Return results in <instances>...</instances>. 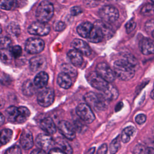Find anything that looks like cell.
<instances>
[{
  "mask_svg": "<svg viewBox=\"0 0 154 154\" xmlns=\"http://www.w3.org/2000/svg\"><path fill=\"white\" fill-rule=\"evenodd\" d=\"M114 72L116 77L123 81H128L135 75L134 67L124 59L116 60L114 63Z\"/></svg>",
  "mask_w": 154,
  "mask_h": 154,
  "instance_id": "6da1fadb",
  "label": "cell"
},
{
  "mask_svg": "<svg viewBox=\"0 0 154 154\" xmlns=\"http://www.w3.org/2000/svg\"><path fill=\"white\" fill-rule=\"evenodd\" d=\"M54 8L51 2L43 1L38 5L36 10V18L38 22L47 23L54 15Z\"/></svg>",
  "mask_w": 154,
  "mask_h": 154,
  "instance_id": "7a4b0ae2",
  "label": "cell"
},
{
  "mask_svg": "<svg viewBox=\"0 0 154 154\" xmlns=\"http://www.w3.org/2000/svg\"><path fill=\"white\" fill-rule=\"evenodd\" d=\"M84 99L88 105L97 110L103 111L107 108L108 100L102 94H97L93 92L90 91L84 95Z\"/></svg>",
  "mask_w": 154,
  "mask_h": 154,
  "instance_id": "3957f363",
  "label": "cell"
},
{
  "mask_svg": "<svg viewBox=\"0 0 154 154\" xmlns=\"http://www.w3.org/2000/svg\"><path fill=\"white\" fill-rule=\"evenodd\" d=\"M98 14L102 20L108 23L116 22L119 16L118 10L112 5H105L101 7Z\"/></svg>",
  "mask_w": 154,
  "mask_h": 154,
  "instance_id": "277c9868",
  "label": "cell"
},
{
  "mask_svg": "<svg viewBox=\"0 0 154 154\" xmlns=\"http://www.w3.org/2000/svg\"><path fill=\"white\" fill-rule=\"evenodd\" d=\"M76 112L79 119L86 123H91L95 119L91 107L85 103L79 104L76 108Z\"/></svg>",
  "mask_w": 154,
  "mask_h": 154,
  "instance_id": "5b68a950",
  "label": "cell"
},
{
  "mask_svg": "<svg viewBox=\"0 0 154 154\" xmlns=\"http://www.w3.org/2000/svg\"><path fill=\"white\" fill-rule=\"evenodd\" d=\"M45 48L44 41L39 38L31 37L26 40L25 49L30 54H37L41 52Z\"/></svg>",
  "mask_w": 154,
  "mask_h": 154,
  "instance_id": "8992f818",
  "label": "cell"
},
{
  "mask_svg": "<svg viewBox=\"0 0 154 154\" xmlns=\"http://www.w3.org/2000/svg\"><path fill=\"white\" fill-rule=\"evenodd\" d=\"M54 91L51 88H44L37 95V102L42 106L48 107L54 102Z\"/></svg>",
  "mask_w": 154,
  "mask_h": 154,
  "instance_id": "52a82bcc",
  "label": "cell"
},
{
  "mask_svg": "<svg viewBox=\"0 0 154 154\" xmlns=\"http://www.w3.org/2000/svg\"><path fill=\"white\" fill-rule=\"evenodd\" d=\"M96 72L107 82H113L116 77L114 70L104 62L97 64L96 67Z\"/></svg>",
  "mask_w": 154,
  "mask_h": 154,
  "instance_id": "ba28073f",
  "label": "cell"
},
{
  "mask_svg": "<svg viewBox=\"0 0 154 154\" xmlns=\"http://www.w3.org/2000/svg\"><path fill=\"white\" fill-rule=\"evenodd\" d=\"M51 28L47 23L40 22H34L32 23L28 28V31L30 34L34 35L44 36L48 35Z\"/></svg>",
  "mask_w": 154,
  "mask_h": 154,
  "instance_id": "9c48e42d",
  "label": "cell"
},
{
  "mask_svg": "<svg viewBox=\"0 0 154 154\" xmlns=\"http://www.w3.org/2000/svg\"><path fill=\"white\" fill-rule=\"evenodd\" d=\"M87 79L90 84L93 88L102 91L104 90L109 84L108 82L100 77L96 72H90L88 75Z\"/></svg>",
  "mask_w": 154,
  "mask_h": 154,
  "instance_id": "30bf717a",
  "label": "cell"
},
{
  "mask_svg": "<svg viewBox=\"0 0 154 154\" xmlns=\"http://www.w3.org/2000/svg\"><path fill=\"white\" fill-rule=\"evenodd\" d=\"M60 132L67 139L72 140L76 137L75 129L73 125L66 120H62L58 125Z\"/></svg>",
  "mask_w": 154,
  "mask_h": 154,
  "instance_id": "8fae6325",
  "label": "cell"
},
{
  "mask_svg": "<svg viewBox=\"0 0 154 154\" xmlns=\"http://www.w3.org/2000/svg\"><path fill=\"white\" fill-rule=\"evenodd\" d=\"M36 143L37 145L43 150H48L52 149L54 146V141L49 134H40L36 138Z\"/></svg>",
  "mask_w": 154,
  "mask_h": 154,
  "instance_id": "7c38bea8",
  "label": "cell"
},
{
  "mask_svg": "<svg viewBox=\"0 0 154 154\" xmlns=\"http://www.w3.org/2000/svg\"><path fill=\"white\" fill-rule=\"evenodd\" d=\"M46 59L42 55L34 57L29 61V67L33 72H41L46 67Z\"/></svg>",
  "mask_w": 154,
  "mask_h": 154,
  "instance_id": "4fadbf2b",
  "label": "cell"
},
{
  "mask_svg": "<svg viewBox=\"0 0 154 154\" xmlns=\"http://www.w3.org/2000/svg\"><path fill=\"white\" fill-rule=\"evenodd\" d=\"M71 46L74 48V49L76 50L84 55L89 56L91 53L90 47L85 42L81 39H74L71 43Z\"/></svg>",
  "mask_w": 154,
  "mask_h": 154,
  "instance_id": "5bb4252c",
  "label": "cell"
},
{
  "mask_svg": "<svg viewBox=\"0 0 154 154\" xmlns=\"http://www.w3.org/2000/svg\"><path fill=\"white\" fill-rule=\"evenodd\" d=\"M93 25L100 30L103 35L104 38L109 39L113 36L114 30L109 23H106L102 20H97L94 22Z\"/></svg>",
  "mask_w": 154,
  "mask_h": 154,
  "instance_id": "9a60e30c",
  "label": "cell"
},
{
  "mask_svg": "<svg viewBox=\"0 0 154 154\" xmlns=\"http://www.w3.org/2000/svg\"><path fill=\"white\" fill-rule=\"evenodd\" d=\"M20 143L25 150L31 149L34 145V140L32 133L28 130H24L20 137Z\"/></svg>",
  "mask_w": 154,
  "mask_h": 154,
  "instance_id": "2e32d148",
  "label": "cell"
},
{
  "mask_svg": "<svg viewBox=\"0 0 154 154\" xmlns=\"http://www.w3.org/2000/svg\"><path fill=\"white\" fill-rule=\"evenodd\" d=\"M140 49L141 53L144 55H150L154 54V43L148 38L144 37L140 42Z\"/></svg>",
  "mask_w": 154,
  "mask_h": 154,
  "instance_id": "e0dca14e",
  "label": "cell"
},
{
  "mask_svg": "<svg viewBox=\"0 0 154 154\" xmlns=\"http://www.w3.org/2000/svg\"><path fill=\"white\" fill-rule=\"evenodd\" d=\"M40 126L42 129L49 135L54 134L57 131L55 124L51 117H46L43 119L41 121Z\"/></svg>",
  "mask_w": 154,
  "mask_h": 154,
  "instance_id": "ac0fdd59",
  "label": "cell"
},
{
  "mask_svg": "<svg viewBox=\"0 0 154 154\" xmlns=\"http://www.w3.org/2000/svg\"><path fill=\"white\" fill-rule=\"evenodd\" d=\"M94 25L89 22H84L81 23L76 28L78 34L83 38H87Z\"/></svg>",
  "mask_w": 154,
  "mask_h": 154,
  "instance_id": "d6986e66",
  "label": "cell"
},
{
  "mask_svg": "<svg viewBox=\"0 0 154 154\" xmlns=\"http://www.w3.org/2000/svg\"><path fill=\"white\" fill-rule=\"evenodd\" d=\"M67 57L74 66H79L83 63L82 54L75 49H71L67 52Z\"/></svg>",
  "mask_w": 154,
  "mask_h": 154,
  "instance_id": "ffe728a7",
  "label": "cell"
},
{
  "mask_svg": "<svg viewBox=\"0 0 154 154\" xmlns=\"http://www.w3.org/2000/svg\"><path fill=\"white\" fill-rule=\"evenodd\" d=\"M49 79V76L47 73L44 71L39 72L34 78V84L35 86L42 88L47 85Z\"/></svg>",
  "mask_w": 154,
  "mask_h": 154,
  "instance_id": "44dd1931",
  "label": "cell"
},
{
  "mask_svg": "<svg viewBox=\"0 0 154 154\" xmlns=\"http://www.w3.org/2000/svg\"><path fill=\"white\" fill-rule=\"evenodd\" d=\"M102 92V93L101 94L108 101L116 100L119 96V91L117 89L110 84H108L107 87Z\"/></svg>",
  "mask_w": 154,
  "mask_h": 154,
  "instance_id": "7402d4cb",
  "label": "cell"
},
{
  "mask_svg": "<svg viewBox=\"0 0 154 154\" xmlns=\"http://www.w3.org/2000/svg\"><path fill=\"white\" fill-rule=\"evenodd\" d=\"M54 145L57 146V148L60 149L63 151L66 154H72L73 150L69 143L62 138H58L54 141Z\"/></svg>",
  "mask_w": 154,
  "mask_h": 154,
  "instance_id": "603a6c76",
  "label": "cell"
},
{
  "mask_svg": "<svg viewBox=\"0 0 154 154\" xmlns=\"http://www.w3.org/2000/svg\"><path fill=\"white\" fill-rule=\"evenodd\" d=\"M57 83L60 87L64 89H68L72 86V81L69 75L61 72L58 75Z\"/></svg>",
  "mask_w": 154,
  "mask_h": 154,
  "instance_id": "cb8c5ba5",
  "label": "cell"
},
{
  "mask_svg": "<svg viewBox=\"0 0 154 154\" xmlns=\"http://www.w3.org/2000/svg\"><path fill=\"white\" fill-rule=\"evenodd\" d=\"M104 38L103 35L100 30L94 26L92 30L91 31L87 39L91 43H99L103 40Z\"/></svg>",
  "mask_w": 154,
  "mask_h": 154,
  "instance_id": "d4e9b609",
  "label": "cell"
},
{
  "mask_svg": "<svg viewBox=\"0 0 154 154\" xmlns=\"http://www.w3.org/2000/svg\"><path fill=\"white\" fill-rule=\"evenodd\" d=\"M30 111L25 106H20L18 108V114L15 123H22L25 122L30 116Z\"/></svg>",
  "mask_w": 154,
  "mask_h": 154,
  "instance_id": "484cf974",
  "label": "cell"
},
{
  "mask_svg": "<svg viewBox=\"0 0 154 154\" xmlns=\"http://www.w3.org/2000/svg\"><path fill=\"white\" fill-rule=\"evenodd\" d=\"M22 90L23 94L28 96H32L35 91V85L31 81L26 80L23 82L22 85Z\"/></svg>",
  "mask_w": 154,
  "mask_h": 154,
  "instance_id": "4316f807",
  "label": "cell"
},
{
  "mask_svg": "<svg viewBox=\"0 0 154 154\" xmlns=\"http://www.w3.org/2000/svg\"><path fill=\"white\" fill-rule=\"evenodd\" d=\"M13 137L11 129L5 128L0 131V143L2 145L7 144L11 140Z\"/></svg>",
  "mask_w": 154,
  "mask_h": 154,
  "instance_id": "83f0119b",
  "label": "cell"
},
{
  "mask_svg": "<svg viewBox=\"0 0 154 154\" xmlns=\"http://www.w3.org/2000/svg\"><path fill=\"white\" fill-rule=\"evenodd\" d=\"M13 59V56L10 49L2 48L0 49V60L5 64H10Z\"/></svg>",
  "mask_w": 154,
  "mask_h": 154,
  "instance_id": "f1b7e54d",
  "label": "cell"
},
{
  "mask_svg": "<svg viewBox=\"0 0 154 154\" xmlns=\"http://www.w3.org/2000/svg\"><path fill=\"white\" fill-rule=\"evenodd\" d=\"M60 68L63 73H66L70 77H75L77 75V70L73 65L64 63L61 66Z\"/></svg>",
  "mask_w": 154,
  "mask_h": 154,
  "instance_id": "f546056e",
  "label": "cell"
},
{
  "mask_svg": "<svg viewBox=\"0 0 154 154\" xmlns=\"http://www.w3.org/2000/svg\"><path fill=\"white\" fill-rule=\"evenodd\" d=\"M5 112L8 120L15 123L18 114V108L15 106H10L6 109Z\"/></svg>",
  "mask_w": 154,
  "mask_h": 154,
  "instance_id": "4dcf8cb0",
  "label": "cell"
},
{
  "mask_svg": "<svg viewBox=\"0 0 154 154\" xmlns=\"http://www.w3.org/2000/svg\"><path fill=\"white\" fill-rule=\"evenodd\" d=\"M120 136H117L110 143L109 152L111 154H116L120 147Z\"/></svg>",
  "mask_w": 154,
  "mask_h": 154,
  "instance_id": "1f68e13d",
  "label": "cell"
},
{
  "mask_svg": "<svg viewBox=\"0 0 154 154\" xmlns=\"http://www.w3.org/2000/svg\"><path fill=\"white\" fill-rule=\"evenodd\" d=\"M73 123V127L75 129V131H77L78 133H82L86 131L87 126L85 125V122H83L81 119H76L74 120Z\"/></svg>",
  "mask_w": 154,
  "mask_h": 154,
  "instance_id": "d6a6232c",
  "label": "cell"
},
{
  "mask_svg": "<svg viewBox=\"0 0 154 154\" xmlns=\"http://www.w3.org/2000/svg\"><path fill=\"white\" fill-rule=\"evenodd\" d=\"M15 0H0V8L10 10L15 7Z\"/></svg>",
  "mask_w": 154,
  "mask_h": 154,
  "instance_id": "836d02e7",
  "label": "cell"
},
{
  "mask_svg": "<svg viewBox=\"0 0 154 154\" xmlns=\"http://www.w3.org/2000/svg\"><path fill=\"white\" fill-rule=\"evenodd\" d=\"M141 13L144 16H151L154 14V7L153 4H147L144 5L141 8Z\"/></svg>",
  "mask_w": 154,
  "mask_h": 154,
  "instance_id": "e575fe53",
  "label": "cell"
},
{
  "mask_svg": "<svg viewBox=\"0 0 154 154\" xmlns=\"http://www.w3.org/2000/svg\"><path fill=\"white\" fill-rule=\"evenodd\" d=\"M7 31L11 35H18L20 34V29L19 26L17 23L12 22L8 25L7 27Z\"/></svg>",
  "mask_w": 154,
  "mask_h": 154,
  "instance_id": "d590c367",
  "label": "cell"
},
{
  "mask_svg": "<svg viewBox=\"0 0 154 154\" xmlns=\"http://www.w3.org/2000/svg\"><path fill=\"white\" fill-rule=\"evenodd\" d=\"M10 51L13 57L16 58H19L22 55V49L19 45H16L11 47Z\"/></svg>",
  "mask_w": 154,
  "mask_h": 154,
  "instance_id": "8d00e7d4",
  "label": "cell"
},
{
  "mask_svg": "<svg viewBox=\"0 0 154 154\" xmlns=\"http://www.w3.org/2000/svg\"><path fill=\"white\" fill-rule=\"evenodd\" d=\"M5 154H22V150L17 145H14L6 150Z\"/></svg>",
  "mask_w": 154,
  "mask_h": 154,
  "instance_id": "74e56055",
  "label": "cell"
},
{
  "mask_svg": "<svg viewBox=\"0 0 154 154\" xmlns=\"http://www.w3.org/2000/svg\"><path fill=\"white\" fill-rule=\"evenodd\" d=\"M136 22L134 19H130L125 25V29L127 33H131L136 27Z\"/></svg>",
  "mask_w": 154,
  "mask_h": 154,
  "instance_id": "f35d334b",
  "label": "cell"
},
{
  "mask_svg": "<svg viewBox=\"0 0 154 154\" xmlns=\"http://www.w3.org/2000/svg\"><path fill=\"white\" fill-rule=\"evenodd\" d=\"M145 29L147 32L150 33L154 31V19H149L146 22Z\"/></svg>",
  "mask_w": 154,
  "mask_h": 154,
  "instance_id": "ab89813d",
  "label": "cell"
},
{
  "mask_svg": "<svg viewBox=\"0 0 154 154\" xmlns=\"http://www.w3.org/2000/svg\"><path fill=\"white\" fill-rule=\"evenodd\" d=\"M70 12L71 15L75 16H77V15L81 14V13H82V9L80 7L74 6L70 8Z\"/></svg>",
  "mask_w": 154,
  "mask_h": 154,
  "instance_id": "60d3db41",
  "label": "cell"
},
{
  "mask_svg": "<svg viewBox=\"0 0 154 154\" xmlns=\"http://www.w3.org/2000/svg\"><path fill=\"white\" fill-rule=\"evenodd\" d=\"M66 28V24L62 21L57 22L54 25V29L56 31H61Z\"/></svg>",
  "mask_w": 154,
  "mask_h": 154,
  "instance_id": "b9f144b4",
  "label": "cell"
},
{
  "mask_svg": "<svg viewBox=\"0 0 154 154\" xmlns=\"http://www.w3.org/2000/svg\"><path fill=\"white\" fill-rule=\"evenodd\" d=\"M145 147L141 144H137L133 149L134 154H143Z\"/></svg>",
  "mask_w": 154,
  "mask_h": 154,
  "instance_id": "7bdbcfd3",
  "label": "cell"
},
{
  "mask_svg": "<svg viewBox=\"0 0 154 154\" xmlns=\"http://www.w3.org/2000/svg\"><path fill=\"white\" fill-rule=\"evenodd\" d=\"M146 116L143 114H138L135 117V122L139 125H141L144 123L146 122Z\"/></svg>",
  "mask_w": 154,
  "mask_h": 154,
  "instance_id": "ee69618b",
  "label": "cell"
},
{
  "mask_svg": "<svg viewBox=\"0 0 154 154\" xmlns=\"http://www.w3.org/2000/svg\"><path fill=\"white\" fill-rule=\"evenodd\" d=\"M123 132H125L126 134H127L128 135H129L131 137H132L134 134L135 133V129L134 127L129 126L128 127H126L123 130Z\"/></svg>",
  "mask_w": 154,
  "mask_h": 154,
  "instance_id": "f6af8a7d",
  "label": "cell"
},
{
  "mask_svg": "<svg viewBox=\"0 0 154 154\" xmlns=\"http://www.w3.org/2000/svg\"><path fill=\"white\" fill-rule=\"evenodd\" d=\"M11 43V42L10 39L7 37H2L0 38V44L2 46H5L4 48H7L8 46H9Z\"/></svg>",
  "mask_w": 154,
  "mask_h": 154,
  "instance_id": "bcb514c9",
  "label": "cell"
},
{
  "mask_svg": "<svg viewBox=\"0 0 154 154\" xmlns=\"http://www.w3.org/2000/svg\"><path fill=\"white\" fill-rule=\"evenodd\" d=\"M107 150H108L107 145L106 144H103L99 147L96 154H106Z\"/></svg>",
  "mask_w": 154,
  "mask_h": 154,
  "instance_id": "7dc6e473",
  "label": "cell"
},
{
  "mask_svg": "<svg viewBox=\"0 0 154 154\" xmlns=\"http://www.w3.org/2000/svg\"><path fill=\"white\" fill-rule=\"evenodd\" d=\"M131 139V137L128 135L127 134H126L125 132L122 131L121 136H120V140L123 143H126L129 141Z\"/></svg>",
  "mask_w": 154,
  "mask_h": 154,
  "instance_id": "c3c4849f",
  "label": "cell"
},
{
  "mask_svg": "<svg viewBox=\"0 0 154 154\" xmlns=\"http://www.w3.org/2000/svg\"><path fill=\"white\" fill-rule=\"evenodd\" d=\"M49 154H66V153L60 149L55 148V149H51L49 152Z\"/></svg>",
  "mask_w": 154,
  "mask_h": 154,
  "instance_id": "681fc988",
  "label": "cell"
},
{
  "mask_svg": "<svg viewBox=\"0 0 154 154\" xmlns=\"http://www.w3.org/2000/svg\"><path fill=\"white\" fill-rule=\"evenodd\" d=\"M31 154H47L46 152L43 150V149H35L34 150H32L31 153Z\"/></svg>",
  "mask_w": 154,
  "mask_h": 154,
  "instance_id": "f907efd6",
  "label": "cell"
},
{
  "mask_svg": "<svg viewBox=\"0 0 154 154\" xmlns=\"http://www.w3.org/2000/svg\"><path fill=\"white\" fill-rule=\"evenodd\" d=\"M143 154H154V149L152 147H145Z\"/></svg>",
  "mask_w": 154,
  "mask_h": 154,
  "instance_id": "816d5d0a",
  "label": "cell"
},
{
  "mask_svg": "<svg viewBox=\"0 0 154 154\" xmlns=\"http://www.w3.org/2000/svg\"><path fill=\"white\" fill-rule=\"evenodd\" d=\"M123 102H119V103L117 104V105H116V108H115L116 111L117 112V111H120L121 109L123 108Z\"/></svg>",
  "mask_w": 154,
  "mask_h": 154,
  "instance_id": "f5cc1de1",
  "label": "cell"
},
{
  "mask_svg": "<svg viewBox=\"0 0 154 154\" xmlns=\"http://www.w3.org/2000/svg\"><path fill=\"white\" fill-rule=\"evenodd\" d=\"M4 122H5V117L4 115L1 112H0V126H1L4 124Z\"/></svg>",
  "mask_w": 154,
  "mask_h": 154,
  "instance_id": "db71d44e",
  "label": "cell"
},
{
  "mask_svg": "<svg viewBox=\"0 0 154 154\" xmlns=\"http://www.w3.org/2000/svg\"><path fill=\"white\" fill-rule=\"evenodd\" d=\"M95 151V147H91L90 149H89L87 152H86V154H94Z\"/></svg>",
  "mask_w": 154,
  "mask_h": 154,
  "instance_id": "11a10c76",
  "label": "cell"
},
{
  "mask_svg": "<svg viewBox=\"0 0 154 154\" xmlns=\"http://www.w3.org/2000/svg\"><path fill=\"white\" fill-rule=\"evenodd\" d=\"M150 97L154 100V89L152 91L151 93H150Z\"/></svg>",
  "mask_w": 154,
  "mask_h": 154,
  "instance_id": "9f6ffc18",
  "label": "cell"
},
{
  "mask_svg": "<svg viewBox=\"0 0 154 154\" xmlns=\"http://www.w3.org/2000/svg\"><path fill=\"white\" fill-rule=\"evenodd\" d=\"M151 34H152V37H153V38L154 39V31H153L152 32Z\"/></svg>",
  "mask_w": 154,
  "mask_h": 154,
  "instance_id": "6f0895ef",
  "label": "cell"
},
{
  "mask_svg": "<svg viewBox=\"0 0 154 154\" xmlns=\"http://www.w3.org/2000/svg\"><path fill=\"white\" fill-rule=\"evenodd\" d=\"M108 1H114V2H117V1H119L120 0H108Z\"/></svg>",
  "mask_w": 154,
  "mask_h": 154,
  "instance_id": "680465c9",
  "label": "cell"
},
{
  "mask_svg": "<svg viewBox=\"0 0 154 154\" xmlns=\"http://www.w3.org/2000/svg\"><path fill=\"white\" fill-rule=\"evenodd\" d=\"M1 32H2V27H1V25H0V34L1 33Z\"/></svg>",
  "mask_w": 154,
  "mask_h": 154,
  "instance_id": "91938a15",
  "label": "cell"
},
{
  "mask_svg": "<svg viewBox=\"0 0 154 154\" xmlns=\"http://www.w3.org/2000/svg\"><path fill=\"white\" fill-rule=\"evenodd\" d=\"M152 131H153V133L154 134V125H153V127H152Z\"/></svg>",
  "mask_w": 154,
  "mask_h": 154,
  "instance_id": "94428289",
  "label": "cell"
},
{
  "mask_svg": "<svg viewBox=\"0 0 154 154\" xmlns=\"http://www.w3.org/2000/svg\"><path fill=\"white\" fill-rule=\"evenodd\" d=\"M152 1V4H153V7H154V0H151Z\"/></svg>",
  "mask_w": 154,
  "mask_h": 154,
  "instance_id": "6125c7cd",
  "label": "cell"
},
{
  "mask_svg": "<svg viewBox=\"0 0 154 154\" xmlns=\"http://www.w3.org/2000/svg\"><path fill=\"white\" fill-rule=\"evenodd\" d=\"M1 145H2V144H1V143H0V146H1Z\"/></svg>",
  "mask_w": 154,
  "mask_h": 154,
  "instance_id": "be15d7a7",
  "label": "cell"
},
{
  "mask_svg": "<svg viewBox=\"0 0 154 154\" xmlns=\"http://www.w3.org/2000/svg\"><path fill=\"white\" fill-rule=\"evenodd\" d=\"M94 1H98V0H94Z\"/></svg>",
  "mask_w": 154,
  "mask_h": 154,
  "instance_id": "e7e4bbea",
  "label": "cell"
}]
</instances>
